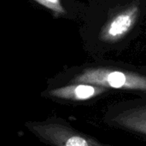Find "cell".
Returning a JSON list of instances; mask_svg holds the SVG:
<instances>
[{
    "mask_svg": "<svg viewBox=\"0 0 146 146\" xmlns=\"http://www.w3.org/2000/svg\"><path fill=\"white\" fill-rule=\"evenodd\" d=\"M105 92H107V89L103 87L87 84L73 83L71 85L51 89L48 92L50 97L58 99L85 101L96 98Z\"/></svg>",
    "mask_w": 146,
    "mask_h": 146,
    "instance_id": "4",
    "label": "cell"
},
{
    "mask_svg": "<svg viewBox=\"0 0 146 146\" xmlns=\"http://www.w3.org/2000/svg\"><path fill=\"white\" fill-rule=\"evenodd\" d=\"M126 112V111H125ZM115 121L120 125L134 131L136 133H140L145 134V107L136 110H132L127 111L120 115H118Z\"/></svg>",
    "mask_w": 146,
    "mask_h": 146,
    "instance_id": "5",
    "label": "cell"
},
{
    "mask_svg": "<svg viewBox=\"0 0 146 146\" xmlns=\"http://www.w3.org/2000/svg\"><path fill=\"white\" fill-rule=\"evenodd\" d=\"M73 83L87 84L105 89L140 92L146 90L145 76L132 72L104 68L86 69L73 80Z\"/></svg>",
    "mask_w": 146,
    "mask_h": 146,
    "instance_id": "1",
    "label": "cell"
},
{
    "mask_svg": "<svg viewBox=\"0 0 146 146\" xmlns=\"http://www.w3.org/2000/svg\"><path fill=\"white\" fill-rule=\"evenodd\" d=\"M28 129L40 139L53 146H109L73 129L66 124L50 121L30 122Z\"/></svg>",
    "mask_w": 146,
    "mask_h": 146,
    "instance_id": "2",
    "label": "cell"
},
{
    "mask_svg": "<svg viewBox=\"0 0 146 146\" xmlns=\"http://www.w3.org/2000/svg\"><path fill=\"white\" fill-rule=\"evenodd\" d=\"M139 14L134 6L116 15L103 29L101 38L104 41L116 42L126 36L133 27Z\"/></svg>",
    "mask_w": 146,
    "mask_h": 146,
    "instance_id": "3",
    "label": "cell"
},
{
    "mask_svg": "<svg viewBox=\"0 0 146 146\" xmlns=\"http://www.w3.org/2000/svg\"><path fill=\"white\" fill-rule=\"evenodd\" d=\"M45 8L53 10L57 14H64L65 10L61 4L60 0H35Z\"/></svg>",
    "mask_w": 146,
    "mask_h": 146,
    "instance_id": "6",
    "label": "cell"
}]
</instances>
